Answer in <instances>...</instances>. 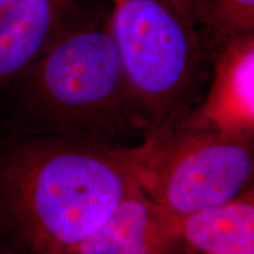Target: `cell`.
<instances>
[{"mask_svg": "<svg viewBox=\"0 0 254 254\" xmlns=\"http://www.w3.org/2000/svg\"><path fill=\"white\" fill-rule=\"evenodd\" d=\"M13 1H15V0H0V11H2L6 6L12 4Z\"/></svg>", "mask_w": 254, "mask_h": 254, "instance_id": "12", "label": "cell"}, {"mask_svg": "<svg viewBox=\"0 0 254 254\" xmlns=\"http://www.w3.org/2000/svg\"><path fill=\"white\" fill-rule=\"evenodd\" d=\"M174 1L182 6V8L190 15L196 26V20L204 8L206 0H174Z\"/></svg>", "mask_w": 254, "mask_h": 254, "instance_id": "10", "label": "cell"}, {"mask_svg": "<svg viewBox=\"0 0 254 254\" xmlns=\"http://www.w3.org/2000/svg\"><path fill=\"white\" fill-rule=\"evenodd\" d=\"M209 84L183 120L225 134L253 136L254 34L230 40L212 56Z\"/></svg>", "mask_w": 254, "mask_h": 254, "instance_id": "6", "label": "cell"}, {"mask_svg": "<svg viewBox=\"0 0 254 254\" xmlns=\"http://www.w3.org/2000/svg\"><path fill=\"white\" fill-rule=\"evenodd\" d=\"M146 144L34 133L0 150V231L20 254H74L120 202L144 192Z\"/></svg>", "mask_w": 254, "mask_h": 254, "instance_id": "1", "label": "cell"}, {"mask_svg": "<svg viewBox=\"0 0 254 254\" xmlns=\"http://www.w3.org/2000/svg\"><path fill=\"white\" fill-rule=\"evenodd\" d=\"M252 139L184 120L145 136V194L176 215L237 198L252 189Z\"/></svg>", "mask_w": 254, "mask_h": 254, "instance_id": "4", "label": "cell"}, {"mask_svg": "<svg viewBox=\"0 0 254 254\" xmlns=\"http://www.w3.org/2000/svg\"><path fill=\"white\" fill-rule=\"evenodd\" d=\"M104 2L15 0L0 11V88L30 68L57 40Z\"/></svg>", "mask_w": 254, "mask_h": 254, "instance_id": "5", "label": "cell"}, {"mask_svg": "<svg viewBox=\"0 0 254 254\" xmlns=\"http://www.w3.org/2000/svg\"><path fill=\"white\" fill-rule=\"evenodd\" d=\"M0 254H20L17 250H14L13 247L9 246L8 244L1 243L0 241Z\"/></svg>", "mask_w": 254, "mask_h": 254, "instance_id": "11", "label": "cell"}, {"mask_svg": "<svg viewBox=\"0 0 254 254\" xmlns=\"http://www.w3.org/2000/svg\"><path fill=\"white\" fill-rule=\"evenodd\" d=\"M110 33L145 136L171 128L199 101L212 55L174 0H110Z\"/></svg>", "mask_w": 254, "mask_h": 254, "instance_id": "3", "label": "cell"}, {"mask_svg": "<svg viewBox=\"0 0 254 254\" xmlns=\"http://www.w3.org/2000/svg\"><path fill=\"white\" fill-rule=\"evenodd\" d=\"M196 27L213 56L230 40L254 34V0H206Z\"/></svg>", "mask_w": 254, "mask_h": 254, "instance_id": "9", "label": "cell"}, {"mask_svg": "<svg viewBox=\"0 0 254 254\" xmlns=\"http://www.w3.org/2000/svg\"><path fill=\"white\" fill-rule=\"evenodd\" d=\"M74 254H186L177 231L176 214L145 192L120 202Z\"/></svg>", "mask_w": 254, "mask_h": 254, "instance_id": "7", "label": "cell"}, {"mask_svg": "<svg viewBox=\"0 0 254 254\" xmlns=\"http://www.w3.org/2000/svg\"><path fill=\"white\" fill-rule=\"evenodd\" d=\"M103 4L8 85L37 133L116 146L145 129L133 105Z\"/></svg>", "mask_w": 254, "mask_h": 254, "instance_id": "2", "label": "cell"}, {"mask_svg": "<svg viewBox=\"0 0 254 254\" xmlns=\"http://www.w3.org/2000/svg\"><path fill=\"white\" fill-rule=\"evenodd\" d=\"M186 254H254V193L250 189L230 201L176 215Z\"/></svg>", "mask_w": 254, "mask_h": 254, "instance_id": "8", "label": "cell"}]
</instances>
